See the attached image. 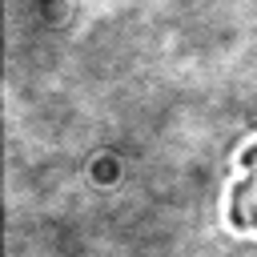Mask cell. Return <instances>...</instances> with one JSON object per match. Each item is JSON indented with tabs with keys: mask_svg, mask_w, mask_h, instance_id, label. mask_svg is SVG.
Listing matches in <instances>:
<instances>
[]
</instances>
